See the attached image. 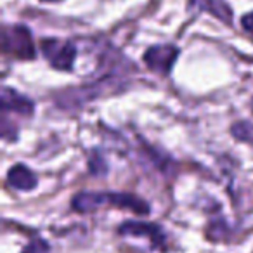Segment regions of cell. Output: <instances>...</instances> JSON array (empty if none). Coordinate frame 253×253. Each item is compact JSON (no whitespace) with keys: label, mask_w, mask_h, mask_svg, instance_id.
Segmentation results:
<instances>
[{"label":"cell","mask_w":253,"mask_h":253,"mask_svg":"<svg viewBox=\"0 0 253 253\" xmlns=\"http://www.w3.org/2000/svg\"><path fill=\"white\" fill-rule=\"evenodd\" d=\"M104 203L118 208H126L139 215L149 213V205L142 198H137L130 193H88V191H84L73 198L71 207L80 213H87V211H94L95 208Z\"/></svg>","instance_id":"obj_1"},{"label":"cell","mask_w":253,"mask_h":253,"mask_svg":"<svg viewBox=\"0 0 253 253\" xmlns=\"http://www.w3.org/2000/svg\"><path fill=\"white\" fill-rule=\"evenodd\" d=\"M2 43H4V52L16 57V59H33L35 57L32 32L23 25L4 26Z\"/></svg>","instance_id":"obj_2"},{"label":"cell","mask_w":253,"mask_h":253,"mask_svg":"<svg viewBox=\"0 0 253 253\" xmlns=\"http://www.w3.org/2000/svg\"><path fill=\"white\" fill-rule=\"evenodd\" d=\"M40 47H42L43 56L52 68L61 71L73 70L75 59H77V47L73 42L59 39H45L42 40Z\"/></svg>","instance_id":"obj_3"},{"label":"cell","mask_w":253,"mask_h":253,"mask_svg":"<svg viewBox=\"0 0 253 253\" xmlns=\"http://www.w3.org/2000/svg\"><path fill=\"white\" fill-rule=\"evenodd\" d=\"M179 57V49L173 45H153L146 50L144 63L155 73L169 75Z\"/></svg>","instance_id":"obj_4"},{"label":"cell","mask_w":253,"mask_h":253,"mask_svg":"<svg viewBox=\"0 0 253 253\" xmlns=\"http://www.w3.org/2000/svg\"><path fill=\"white\" fill-rule=\"evenodd\" d=\"M120 234L123 236H148L151 243L158 248L165 246V232L162 227L156 224H148V222H137V220H128L125 224L120 225Z\"/></svg>","instance_id":"obj_5"},{"label":"cell","mask_w":253,"mask_h":253,"mask_svg":"<svg viewBox=\"0 0 253 253\" xmlns=\"http://www.w3.org/2000/svg\"><path fill=\"white\" fill-rule=\"evenodd\" d=\"M0 102H2V109L4 111H12L18 113L21 116H32L33 115V102L28 97H25L23 94H19L18 90L11 87L2 88L0 94Z\"/></svg>","instance_id":"obj_6"},{"label":"cell","mask_w":253,"mask_h":253,"mask_svg":"<svg viewBox=\"0 0 253 253\" xmlns=\"http://www.w3.org/2000/svg\"><path fill=\"white\" fill-rule=\"evenodd\" d=\"M7 182L18 191H32L37 187L39 180H37V175L28 167H25L23 163H18V165H14L9 170Z\"/></svg>","instance_id":"obj_7"},{"label":"cell","mask_w":253,"mask_h":253,"mask_svg":"<svg viewBox=\"0 0 253 253\" xmlns=\"http://www.w3.org/2000/svg\"><path fill=\"white\" fill-rule=\"evenodd\" d=\"M191 4H196L200 9H205L210 14H213L215 18H218L220 21L231 23L232 19V12L225 2L222 0H191Z\"/></svg>","instance_id":"obj_8"},{"label":"cell","mask_w":253,"mask_h":253,"mask_svg":"<svg viewBox=\"0 0 253 253\" xmlns=\"http://www.w3.org/2000/svg\"><path fill=\"white\" fill-rule=\"evenodd\" d=\"M231 132H232V135L238 139V141L253 144V123L238 122V123H234V125H232Z\"/></svg>","instance_id":"obj_9"},{"label":"cell","mask_w":253,"mask_h":253,"mask_svg":"<svg viewBox=\"0 0 253 253\" xmlns=\"http://www.w3.org/2000/svg\"><path fill=\"white\" fill-rule=\"evenodd\" d=\"M88 170H90L94 175H106L108 173V165L102 160L101 155H92L88 158Z\"/></svg>","instance_id":"obj_10"},{"label":"cell","mask_w":253,"mask_h":253,"mask_svg":"<svg viewBox=\"0 0 253 253\" xmlns=\"http://www.w3.org/2000/svg\"><path fill=\"white\" fill-rule=\"evenodd\" d=\"M49 245H47L43 239H35L32 241L21 253H49Z\"/></svg>","instance_id":"obj_11"},{"label":"cell","mask_w":253,"mask_h":253,"mask_svg":"<svg viewBox=\"0 0 253 253\" xmlns=\"http://www.w3.org/2000/svg\"><path fill=\"white\" fill-rule=\"evenodd\" d=\"M241 25H243V28H245L246 32L252 33V35H253V12H250V14L243 16Z\"/></svg>","instance_id":"obj_12"},{"label":"cell","mask_w":253,"mask_h":253,"mask_svg":"<svg viewBox=\"0 0 253 253\" xmlns=\"http://www.w3.org/2000/svg\"><path fill=\"white\" fill-rule=\"evenodd\" d=\"M42 2H61V0H42Z\"/></svg>","instance_id":"obj_13"},{"label":"cell","mask_w":253,"mask_h":253,"mask_svg":"<svg viewBox=\"0 0 253 253\" xmlns=\"http://www.w3.org/2000/svg\"><path fill=\"white\" fill-rule=\"evenodd\" d=\"M252 109H253V101H252Z\"/></svg>","instance_id":"obj_14"}]
</instances>
